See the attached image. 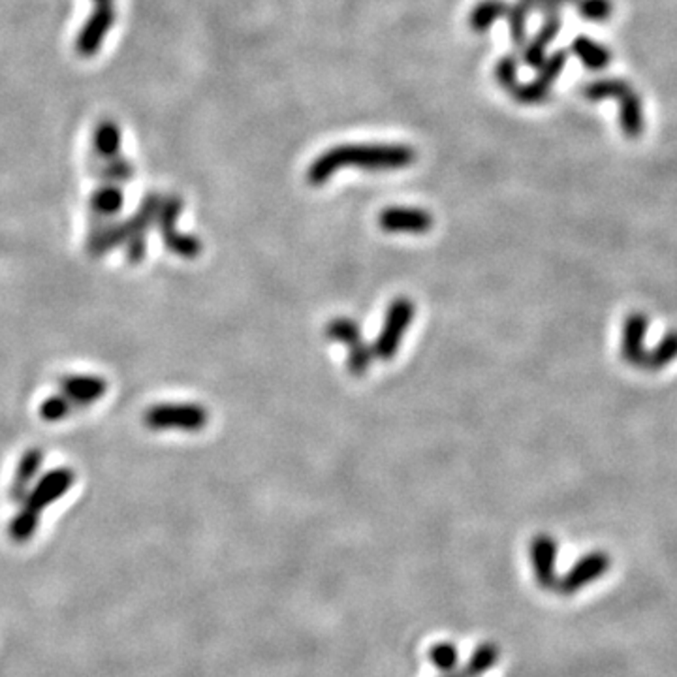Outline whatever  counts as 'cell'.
Here are the masks:
<instances>
[{"mask_svg": "<svg viewBox=\"0 0 677 677\" xmlns=\"http://www.w3.org/2000/svg\"><path fill=\"white\" fill-rule=\"evenodd\" d=\"M418 155L403 143H343L320 153L307 168V183L322 187L343 168L363 172H397L413 166Z\"/></svg>", "mask_w": 677, "mask_h": 677, "instance_id": "1", "label": "cell"}, {"mask_svg": "<svg viewBox=\"0 0 677 677\" xmlns=\"http://www.w3.org/2000/svg\"><path fill=\"white\" fill-rule=\"evenodd\" d=\"M209 422V413L194 403H162L155 405L143 414V425L153 431H201Z\"/></svg>", "mask_w": 677, "mask_h": 677, "instance_id": "2", "label": "cell"}, {"mask_svg": "<svg viewBox=\"0 0 677 677\" xmlns=\"http://www.w3.org/2000/svg\"><path fill=\"white\" fill-rule=\"evenodd\" d=\"M414 315H416V307L410 298L401 296L389 303L382 330L373 344V352L377 360L387 361L397 354L401 341L410 327V324H413L414 320Z\"/></svg>", "mask_w": 677, "mask_h": 677, "instance_id": "3", "label": "cell"}, {"mask_svg": "<svg viewBox=\"0 0 677 677\" xmlns=\"http://www.w3.org/2000/svg\"><path fill=\"white\" fill-rule=\"evenodd\" d=\"M181 213H183V201L177 196H170L160 203L156 222H158V230L162 236V243H164V247H166L170 253H174L175 256L194 260L201 254L203 245L200 237L175 230V224Z\"/></svg>", "mask_w": 677, "mask_h": 677, "instance_id": "4", "label": "cell"}, {"mask_svg": "<svg viewBox=\"0 0 677 677\" xmlns=\"http://www.w3.org/2000/svg\"><path fill=\"white\" fill-rule=\"evenodd\" d=\"M611 559L606 551H591L574 565L563 578H559L556 591L561 594H574L592 582L606 576Z\"/></svg>", "mask_w": 677, "mask_h": 677, "instance_id": "5", "label": "cell"}, {"mask_svg": "<svg viewBox=\"0 0 677 677\" xmlns=\"http://www.w3.org/2000/svg\"><path fill=\"white\" fill-rule=\"evenodd\" d=\"M74 473L67 467H58L49 470L42 478H40L34 487L29 491V495L23 503V506L34 510V512H42L44 508L51 506L58 499H63L70 487L74 485Z\"/></svg>", "mask_w": 677, "mask_h": 677, "instance_id": "6", "label": "cell"}, {"mask_svg": "<svg viewBox=\"0 0 677 677\" xmlns=\"http://www.w3.org/2000/svg\"><path fill=\"white\" fill-rule=\"evenodd\" d=\"M379 226L387 234H427L433 228V215L420 208H386L379 215Z\"/></svg>", "mask_w": 677, "mask_h": 677, "instance_id": "7", "label": "cell"}, {"mask_svg": "<svg viewBox=\"0 0 677 677\" xmlns=\"http://www.w3.org/2000/svg\"><path fill=\"white\" fill-rule=\"evenodd\" d=\"M557 551L559 544L549 535H539L530 542V563L535 578L542 589L556 591L557 576Z\"/></svg>", "mask_w": 677, "mask_h": 677, "instance_id": "8", "label": "cell"}, {"mask_svg": "<svg viewBox=\"0 0 677 677\" xmlns=\"http://www.w3.org/2000/svg\"><path fill=\"white\" fill-rule=\"evenodd\" d=\"M563 27V17L561 15H549L544 17V22L537 34L530 40H527L525 46L521 48V63L532 70H537L544 58L548 57V48L553 44L561 32Z\"/></svg>", "mask_w": 677, "mask_h": 677, "instance_id": "9", "label": "cell"}, {"mask_svg": "<svg viewBox=\"0 0 677 677\" xmlns=\"http://www.w3.org/2000/svg\"><path fill=\"white\" fill-rule=\"evenodd\" d=\"M76 406H89L108 394V382L96 375H68L58 382Z\"/></svg>", "mask_w": 677, "mask_h": 677, "instance_id": "10", "label": "cell"}, {"mask_svg": "<svg viewBox=\"0 0 677 677\" xmlns=\"http://www.w3.org/2000/svg\"><path fill=\"white\" fill-rule=\"evenodd\" d=\"M647 327H649V318L640 311L630 313L623 324L621 356L630 367L640 369V363L646 354L644 339H646Z\"/></svg>", "mask_w": 677, "mask_h": 677, "instance_id": "11", "label": "cell"}, {"mask_svg": "<svg viewBox=\"0 0 677 677\" xmlns=\"http://www.w3.org/2000/svg\"><path fill=\"white\" fill-rule=\"evenodd\" d=\"M44 463V451L40 448H29L17 463V470L13 475V482L10 487V499L13 503H25L31 484L36 480L40 467Z\"/></svg>", "mask_w": 677, "mask_h": 677, "instance_id": "12", "label": "cell"}, {"mask_svg": "<svg viewBox=\"0 0 677 677\" xmlns=\"http://www.w3.org/2000/svg\"><path fill=\"white\" fill-rule=\"evenodd\" d=\"M615 100L619 102V129L623 136L627 139H638L646 129L642 98L628 85Z\"/></svg>", "mask_w": 677, "mask_h": 677, "instance_id": "13", "label": "cell"}, {"mask_svg": "<svg viewBox=\"0 0 677 677\" xmlns=\"http://www.w3.org/2000/svg\"><path fill=\"white\" fill-rule=\"evenodd\" d=\"M570 51L574 53L580 63L589 68V70H604L611 63V53L606 46H602L597 40H592L589 36H578L574 38V42L570 46Z\"/></svg>", "mask_w": 677, "mask_h": 677, "instance_id": "14", "label": "cell"}, {"mask_svg": "<svg viewBox=\"0 0 677 677\" xmlns=\"http://www.w3.org/2000/svg\"><path fill=\"white\" fill-rule=\"evenodd\" d=\"M506 0H480L468 13V27L477 34H485L499 19L506 17L508 12Z\"/></svg>", "mask_w": 677, "mask_h": 677, "instance_id": "15", "label": "cell"}, {"mask_svg": "<svg viewBox=\"0 0 677 677\" xmlns=\"http://www.w3.org/2000/svg\"><path fill=\"white\" fill-rule=\"evenodd\" d=\"M677 358V332H670L653 351H646L640 363L642 371H661Z\"/></svg>", "mask_w": 677, "mask_h": 677, "instance_id": "16", "label": "cell"}, {"mask_svg": "<svg viewBox=\"0 0 677 677\" xmlns=\"http://www.w3.org/2000/svg\"><path fill=\"white\" fill-rule=\"evenodd\" d=\"M324 335L327 341H334V343H341L344 344L348 351L351 348L358 346L360 343H363V335H361V330L358 322H354L352 318H334L325 324V330H324Z\"/></svg>", "mask_w": 677, "mask_h": 677, "instance_id": "17", "label": "cell"}, {"mask_svg": "<svg viewBox=\"0 0 677 677\" xmlns=\"http://www.w3.org/2000/svg\"><path fill=\"white\" fill-rule=\"evenodd\" d=\"M38 525H40L38 512L23 506L22 512H17V514L12 518V521L8 525V535L13 542L23 544L36 535Z\"/></svg>", "mask_w": 677, "mask_h": 677, "instance_id": "18", "label": "cell"}, {"mask_svg": "<svg viewBox=\"0 0 677 677\" xmlns=\"http://www.w3.org/2000/svg\"><path fill=\"white\" fill-rule=\"evenodd\" d=\"M497 661H499L497 647L487 644L475 651V655L470 656V663L463 670L454 672L451 675H444V677H477V675L485 673L489 668H494Z\"/></svg>", "mask_w": 677, "mask_h": 677, "instance_id": "19", "label": "cell"}, {"mask_svg": "<svg viewBox=\"0 0 677 677\" xmlns=\"http://www.w3.org/2000/svg\"><path fill=\"white\" fill-rule=\"evenodd\" d=\"M628 84L625 79L618 77H602V79H594L591 84L582 87V94L591 100V102H601V100H610V98H618Z\"/></svg>", "mask_w": 677, "mask_h": 677, "instance_id": "20", "label": "cell"}, {"mask_svg": "<svg viewBox=\"0 0 677 677\" xmlns=\"http://www.w3.org/2000/svg\"><path fill=\"white\" fill-rule=\"evenodd\" d=\"M566 60H568V53L565 49H557L556 53L548 55L544 58V63L537 68V77H535L537 84L551 91V85L561 77L566 67Z\"/></svg>", "mask_w": 677, "mask_h": 677, "instance_id": "21", "label": "cell"}, {"mask_svg": "<svg viewBox=\"0 0 677 677\" xmlns=\"http://www.w3.org/2000/svg\"><path fill=\"white\" fill-rule=\"evenodd\" d=\"M76 408L77 406L65 394H58V396H51V397H48V399L40 403L38 414L44 422L55 423V422L68 418Z\"/></svg>", "mask_w": 677, "mask_h": 677, "instance_id": "22", "label": "cell"}, {"mask_svg": "<svg viewBox=\"0 0 677 677\" xmlns=\"http://www.w3.org/2000/svg\"><path fill=\"white\" fill-rule=\"evenodd\" d=\"M529 12H525L518 3L510 4L506 12V22L510 29V40L516 49H521L527 42V25H529Z\"/></svg>", "mask_w": 677, "mask_h": 677, "instance_id": "23", "label": "cell"}, {"mask_svg": "<svg viewBox=\"0 0 677 677\" xmlns=\"http://www.w3.org/2000/svg\"><path fill=\"white\" fill-rule=\"evenodd\" d=\"M549 93H551L549 89L542 87L535 79H532L529 81V84H518L508 94L521 106H537L549 98Z\"/></svg>", "mask_w": 677, "mask_h": 677, "instance_id": "24", "label": "cell"}, {"mask_svg": "<svg viewBox=\"0 0 677 677\" xmlns=\"http://www.w3.org/2000/svg\"><path fill=\"white\" fill-rule=\"evenodd\" d=\"M518 68H520V60L516 55H504L497 60L495 70H494L495 81L506 93H510L520 84Z\"/></svg>", "mask_w": 677, "mask_h": 677, "instance_id": "25", "label": "cell"}, {"mask_svg": "<svg viewBox=\"0 0 677 677\" xmlns=\"http://www.w3.org/2000/svg\"><path fill=\"white\" fill-rule=\"evenodd\" d=\"M576 8L582 19L592 23H604L613 15L611 0H578Z\"/></svg>", "mask_w": 677, "mask_h": 677, "instance_id": "26", "label": "cell"}, {"mask_svg": "<svg viewBox=\"0 0 677 677\" xmlns=\"http://www.w3.org/2000/svg\"><path fill=\"white\" fill-rule=\"evenodd\" d=\"M373 360H375L373 346H369L363 341L358 346H354V348H351V351H348L346 367H348V371H351L354 377H363L367 373V369L371 367Z\"/></svg>", "mask_w": 677, "mask_h": 677, "instance_id": "27", "label": "cell"}, {"mask_svg": "<svg viewBox=\"0 0 677 677\" xmlns=\"http://www.w3.org/2000/svg\"><path fill=\"white\" fill-rule=\"evenodd\" d=\"M431 663L442 672H451L458 666V649L451 644H439L429 653Z\"/></svg>", "mask_w": 677, "mask_h": 677, "instance_id": "28", "label": "cell"}, {"mask_svg": "<svg viewBox=\"0 0 677 677\" xmlns=\"http://www.w3.org/2000/svg\"><path fill=\"white\" fill-rule=\"evenodd\" d=\"M94 209L102 215H115L122 208V192L115 189H104L94 196Z\"/></svg>", "mask_w": 677, "mask_h": 677, "instance_id": "29", "label": "cell"}]
</instances>
